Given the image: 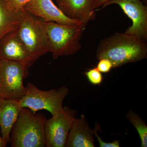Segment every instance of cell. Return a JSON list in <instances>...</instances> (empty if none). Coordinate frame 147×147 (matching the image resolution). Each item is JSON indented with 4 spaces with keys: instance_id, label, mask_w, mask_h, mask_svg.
Segmentation results:
<instances>
[{
    "instance_id": "cell-1",
    "label": "cell",
    "mask_w": 147,
    "mask_h": 147,
    "mask_svg": "<svg viewBox=\"0 0 147 147\" xmlns=\"http://www.w3.org/2000/svg\"><path fill=\"white\" fill-rule=\"evenodd\" d=\"M147 56L146 41L125 32H116L100 40L96 57L107 59L116 68L126 64L135 63Z\"/></svg>"
},
{
    "instance_id": "cell-2",
    "label": "cell",
    "mask_w": 147,
    "mask_h": 147,
    "mask_svg": "<svg viewBox=\"0 0 147 147\" xmlns=\"http://www.w3.org/2000/svg\"><path fill=\"white\" fill-rule=\"evenodd\" d=\"M46 117L21 108L10 134L11 147H45L44 127Z\"/></svg>"
},
{
    "instance_id": "cell-3",
    "label": "cell",
    "mask_w": 147,
    "mask_h": 147,
    "mask_svg": "<svg viewBox=\"0 0 147 147\" xmlns=\"http://www.w3.org/2000/svg\"><path fill=\"white\" fill-rule=\"evenodd\" d=\"M42 21L53 59L76 54L82 48L80 42L86 26H70Z\"/></svg>"
},
{
    "instance_id": "cell-4",
    "label": "cell",
    "mask_w": 147,
    "mask_h": 147,
    "mask_svg": "<svg viewBox=\"0 0 147 147\" xmlns=\"http://www.w3.org/2000/svg\"><path fill=\"white\" fill-rule=\"evenodd\" d=\"M18 34L29 54L36 61L51 52V47L42 20L26 11L21 13Z\"/></svg>"
},
{
    "instance_id": "cell-5",
    "label": "cell",
    "mask_w": 147,
    "mask_h": 147,
    "mask_svg": "<svg viewBox=\"0 0 147 147\" xmlns=\"http://www.w3.org/2000/svg\"><path fill=\"white\" fill-rule=\"evenodd\" d=\"M26 87V94L19 100L21 108H28L34 114L39 110H47L53 117L62 110L63 102L69 91L66 86L58 89L42 90L30 82Z\"/></svg>"
},
{
    "instance_id": "cell-6",
    "label": "cell",
    "mask_w": 147,
    "mask_h": 147,
    "mask_svg": "<svg viewBox=\"0 0 147 147\" xmlns=\"http://www.w3.org/2000/svg\"><path fill=\"white\" fill-rule=\"evenodd\" d=\"M28 69L22 64L1 60L0 63L1 98L19 100L26 89L23 81L28 76Z\"/></svg>"
},
{
    "instance_id": "cell-7",
    "label": "cell",
    "mask_w": 147,
    "mask_h": 147,
    "mask_svg": "<svg viewBox=\"0 0 147 147\" xmlns=\"http://www.w3.org/2000/svg\"><path fill=\"white\" fill-rule=\"evenodd\" d=\"M77 115L76 110L65 106L60 113L46 119L44 127L45 147L65 146L69 132Z\"/></svg>"
},
{
    "instance_id": "cell-8",
    "label": "cell",
    "mask_w": 147,
    "mask_h": 147,
    "mask_svg": "<svg viewBox=\"0 0 147 147\" xmlns=\"http://www.w3.org/2000/svg\"><path fill=\"white\" fill-rule=\"evenodd\" d=\"M117 4L131 19L132 25L125 32L146 41L147 40V6L142 0H112L102 6Z\"/></svg>"
},
{
    "instance_id": "cell-9",
    "label": "cell",
    "mask_w": 147,
    "mask_h": 147,
    "mask_svg": "<svg viewBox=\"0 0 147 147\" xmlns=\"http://www.w3.org/2000/svg\"><path fill=\"white\" fill-rule=\"evenodd\" d=\"M18 29L8 33L0 40V58L22 64L28 69L36 61L19 38Z\"/></svg>"
},
{
    "instance_id": "cell-10",
    "label": "cell",
    "mask_w": 147,
    "mask_h": 147,
    "mask_svg": "<svg viewBox=\"0 0 147 147\" xmlns=\"http://www.w3.org/2000/svg\"><path fill=\"white\" fill-rule=\"evenodd\" d=\"M25 10L45 22L51 21L70 26L84 25L65 16L52 0H31L26 6Z\"/></svg>"
},
{
    "instance_id": "cell-11",
    "label": "cell",
    "mask_w": 147,
    "mask_h": 147,
    "mask_svg": "<svg viewBox=\"0 0 147 147\" xmlns=\"http://www.w3.org/2000/svg\"><path fill=\"white\" fill-rule=\"evenodd\" d=\"M57 2L58 8L65 16L85 26L96 18L93 0H57Z\"/></svg>"
},
{
    "instance_id": "cell-12",
    "label": "cell",
    "mask_w": 147,
    "mask_h": 147,
    "mask_svg": "<svg viewBox=\"0 0 147 147\" xmlns=\"http://www.w3.org/2000/svg\"><path fill=\"white\" fill-rule=\"evenodd\" d=\"M93 129L84 115L76 118L69 130L66 147H94Z\"/></svg>"
},
{
    "instance_id": "cell-13",
    "label": "cell",
    "mask_w": 147,
    "mask_h": 147,
    "mask_svg": "<svg viewBox=\"0 0 147 147\" xmlns=\"http://www.w3.org/2000/svg\"><path fill=\"white\" fill-rule=\"evenodd\" d=\"M19 100L0 98V127L2 137L10 144V134L21 109Z\"/></svg>"
},
{
    "instance_id": "cell-14",
    "label": "cell",
    "mask_w": 147,
    "mask_h": 147,
    "mask_svg": "<svg viewBox=\"0 0 147 147\" xmlns=\"http://www.w3.org/2000/svg\"><path fill=\"white\" fill-rule=\"evenodd\" d=\"M22 12L13 11L7 7L5 0H0V40L6 34L19 28Z\"/></svg>"
},
{
    "instance_id": "cell-15",
    "label": "cell",
    "mask_w": 147,
    "mask_h": 147,
    "mask_svg": "<svg viewBox=\"0 0 147 147\" xmlns=\"http://www.w3.org/2000/svg\"><path fill=\"white\" fill-rule=\"evenodd\" d=\"M126 118L137 129L141 140V147H147V126L145 122L133 110L127 113Z\"/></svg>"
},
{
    "instance_id": "cell-16",
    "label": "cell",
    "mask_w": 147,
    "mask_h": 147,
    "mask_svg": "<svg viewBox=\"0 0 147 147\" xmlns=\"http://www.w3.org/2000/svg\"><path fill=\"white\" fill-rule=\"evenodd\" d=\"M88 82L94 86L100 85L102 83L103 76L97 67L90 69L84 72Z\"/></svg>"
},
{
    "instance_id": "cell-17",
    "label": "cell",
    "mask_w": 147,
    "mask_h": 147,
    "mask_svg": "<svg viewBox=\"0 0 147 147\" xmlns=\"http://www.w3.org/2000/svg\"><path fill=\"white\" fill-rule=\"evenodd\" d=\"M31 0H5L9 8L16 12H21L25 10L26 6Z\"/></svg>"
},
{
    "instance_id": "cell-18",
    "label": "cell",
    "mask_w": 147,
    "mask_h": 147,
    "mask_svg": "<svg viewBox=\"0 0 147 147\" xmlns=\"http://www.w3.org/2000/svg\"><path fill=\"white\" fill-rule=\"evenodd\" d=\"M93 129L94 136L97 138L99 146L100 147H119L120 146V142L119 140H115L113 142H109V143H106L103 141L101 137L98 134V131L100 129V126L98 123H96L94 128Z\"/></svg>"
},
{
    "instance_id": "cell-19",
    "label": "cell",
    "mask_w": 147,
    "mask_h": 147,
    "mask_svg": "<svg viewBox=\"0 0 147 147\" xmlns=\"http://www.w3.org/2000/svg\"><path fill=\"white\" fill-rule=\"evenodd\" d=\"M96 67L101 73H107L113 68V65L108 59H100L99 60Z\"/></svg>"
},
{
    "instance_id": "cell-20",
    "label": "cell",
    "mask_w": 147,
    "mask_h": 147,
    "mask_svg": "<svg viewBox=\"0 0 147 147\" xmlns=\"http://www.w3.org/2000/svg\"><path fill=\"white\" fill-rule=\"evenodd\" d=\"M112 0H93L92 8L94 10H96L105 3ZM145 4L147 5V0H142Z\"/></svg>"
},
{
    "instance_id": "cell-21",
    "label": "cell",
    "mask_w": 147,
    "mask_h": 147,
    "mask_svg": "<svg viewBox=\"0 0 147 147\" xmlns=\"http://www.w3.org/2000/svg\"><path fill=\"white\" fill-rule=\"evenodd\" d=\"M7 142H6L2 137L0 136V147H6L7 144Z\"/></svg>"
},
{
    "instance_id": "cell-22",
    "label": "cell",
    "mask_w": 147,
    "mask_h": 147,
    "mask_svg": "<svg viewBox=\"0 0 147 147\" xmlns=\"http://www.w3.org/2000/svg\"><path fill=\"white\" fill-rule=\"evenodd\" d=\"M1 58H0V63H1Z\"/></svg>"
},
{
    "instance_id": "cell-23",
    "label": "cell",
    "mask_w": 147,
    "mask_h": 147,
    "mask_svg": "<svg viewBox=\"0 0 147 147\" xmlns=\"http://www.w3.org/2000/svg\"><path fill=\"white\" fill-rule=\"evenodd\" d=\"M0 98H1V96H0Z\"/></svg>"
}]
</instances>
